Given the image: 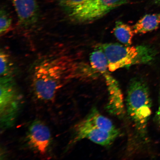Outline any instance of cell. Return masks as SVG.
Listing matches in <instances>:
<instances>
[{
    "mask_svg": "<svg viewBox=\"0 0 160 160\" xmlns=\"http://www.w3.org/2000/svg\"><path fill=\"white\" fill-rule=\"evenodd\" d=\"M77 63L66 56L40 60L33 68L32 86L36 97L53 101L65 80L70 79Z\"/></svg>",
    "mask_w": 160,
    "mask_h": 160,
    "instance_id": "1",
    "label": "cell"
},
{
    "mask_svg": "<svg viewBox=\"0 0 160 160\" xmlns=\"http://www.w3.org/2000/svg\"><path fill=\"white\" fill-rule=\"evenodd\" d=\"M147 84L142 78H133L128 86L126 109L137 137L145 141L152 113V101Z\"/></svg>",
    "mask_w": 160,
    "mask_h": 160,
    "instance_id": "2",
    "label": "cell"
},
{
    "mask_svg": "<svg viewBox=\"0 0 160 160\" xmlns=\"http://www.w3.org/2000/svg\"><path fill=\"white\" fill-rule=\"evenodd\" d=\"M73 137L70 142L71 145L87 139L97 144L108 147L120 135L119 129L112 122L95 108L75 125Z\"/></svg>",
    "mask_w": 160,
    "mask_h": 160,
    "instance_id": "3",
    "label": "cell"
},
{
    "mask_svg": "<svg viewBox=\"0 0 160 160\" xmlns=\"http://www.w3.org/2000/svg\"><path fill=\"white\" fill-rule=\"evenodd\" d=\"M108 62V69L114 72L131 66L147 64L153 62L158 52L154 48L147 45L131 47L115 43L100 45Z\"/></svg>",
    "mask_w": 160,
    "mask_h": 160,
    "instance_id": "4",
    "label": "cell"
},
{
    "mask_svg": "<svg viewBox=\"0 0 160 160\" xmlns=\"http://www.w3.org/2000/svg\"><path fill=\"white\" fill-rule=\"evenodd\" d=\"M0 93V125L1 129L5 131L15 125L23 97L14 77H1Z\"/></svg>",
    "mask_w": 160,
    "mask_h": 160,
    "instance_id": "5",
    "label": "cell"
},
{
    "mask_svg": "<svg viewBox=\"0 0 160 160\" xmlns=\"http://www.w3.org/2000/svg\"><path fill=\"white\" fill-rule=\"evenodd\" d=\"M128 0H88L67 13L75 22L88 23L103 17Z\"/></svg>",
    "mask_w": 160,
    "mask_h": 160,
    "instance_id": "6",
    "label": "cell"
},
{
    "mask_svg": "<svg viewBox=\"0 0 160 160\" xmlns=\"http://www.w3.org/2000/svg\"><path fill=\"white\" fill-rule=\"evenodd\" d=\"M26 139L31 148L36 152L45 154L51 144V133L45 123L40 120H35L29 126Z\"/></svg>",
    "mask_w": 160,
    "mask_h": 160,
    "instance_id": "7",
    "label": "cell"
},
{
    "mask_svg": "<svg viewBox=\"0 0 160 160\" xmlns=\"http://www.w3.org/2000/svg\"><path fill=\"white\" fill-rule=\"evenodd\" d=\"M107 71L102 74L104 78L108 92L107 109L111 115L122 118L125 112L122 92L117 80Z\"/></svg>",
    "mask_w": 160,
    "mask_h": 160,
    "instance_id": "8",
    "label": "cell"
},
{
    "mask_svg": "<svg viewBox=\"0 0 160 160\" xmlns=\"http://www.w3.org/2000/svg\"><path fill=\"white\" fill-rule=\"evenodd\" d=\"M17 13L19 25L28 29L37 23L39 6L36 0H12Z\"/></svg>",
    "mask_w": 160,
    "mask_h": 160,
    "instance_id": "9",
    "label": "cell"
},
{
    "mask_svg": "<svg viewBox=\"0 0 160 160\" xmlns=\"http://www.w3.org/2000/svg\"><path fill=\"white\" fill-rule=\"evenodd\" d=\"M160 25V12L146 15L140 19L133 28L135 34H145L159 28Z\"/></svg>",
    "mask_w": 160,
    "mask_h": 160,
    "instance_id": "10",
    "label": "cell"
},
{
    "mask_svg": "<svg viewBox=\"0 0 160 160\" xmlns=\"http://www.w3.org/2000/svg\"><path fill=\"white\" fill-rule=\"evenodd\" d=\"M113 33L115 37L121 42L125 46H131L135 33L133 27L123 22H116Z\"/></svg>",
    "mask_w": 160,
    "mask_h": 160,
    "instance_id": "11",
    "label": "cell"
},
{
    "mask_svg": "<svg viewBox=\"0 0 160 160\" xmlns=\"http://www.w3.org/2000/svg\"><path fill=\"white\" fill-rule=\"evenodd\" d=\"M91 67L99 74L109 70L108 62L103 50L99 47L90 56Z\"/></svg>",
    "mask_w": 160,
    "mask_h": 160,
    "instance_id": "12",
    "label": "cell"
},
{
    "mask_svg": "<svg viewBox=\"0 0 160 160\" xmlns=\"http://www.w3.org/2000/svg\"><path fill=\"white\" fill-rule=\"evenodd\" d=\"M0 74L1 77H14L15 66L9 54L3 49L0 52Z\"/></svg>",
    "mask_w": 160,
    "mask_h": 160,
    "instance_id": "13",
    "label": "cell"
},
{
    "mask_svg": "<svg viewBox=\"0 0 160 160\" xmlns=\"http://www.w3.org/2000/svg\"><path fill=\"white\" fill-rule=\"evenodd\" d=\"M12 19L7 10L2 8L0 11V34L3 35L8 32L11 28Z\"/></svg>",
    "mask_w": 160,
    "mask_h": 160,
    "instance_id": "14",
    "label": "cell"
},
{
    "mask_svg": "<svg viewBox=\"0 0 160 160\" xmlns=\"http://www.w3.org/2000/svg\"><path fill=\"white\" fill-rule=\"evenodd\" d=\"M88 0H60V6L67 13L71 9Z\"/></svg>",
    "mask_w": 160,
    "mask_h": 160,
    "instance_id": "15",
    "label": "cell"
},
{
    "mask_svg": "<svg viewBox=\"0 0 160 160\" xmlns=\"http://www.w3.org/2000/svg\"><path fill=\"white\" fill-rule=\"evenodd\" d=\"M155 120L156 123H157V125L160 128V95L159 100V105L157 112L156 113Z\"/></svg>",
    "mask_w": 160,
    "mask_h": 160,
    "instance_id": "16",
    "label": "cell"
},
{
    "mask_svg": "<svg viewBox=\"0 0 160 160\" xmlns=\"http://www.w3.org/2000/svg\"><path fill=\"white\" fill-rule=\"evenodd\" d=\"M154 3L157 5H160V0H154Z\"/></svg>",
    "mask_w": 160,
    "mask_h": 160,
    "instance_id": "17",
    "label": "cell"
}]
</instances>
